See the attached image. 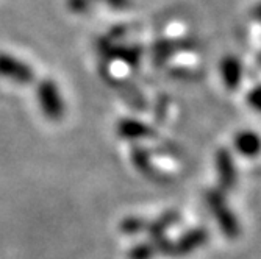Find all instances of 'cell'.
I'll list each match as a JSON object with an SVG mask.
<instances>
[{
	"label": "cell",
	"instance_id": "cell-1",
	"mask_svg": "<svg viewBox=\"0 0 261 259\" xmlns=\"http://www.w3.org/2000/svg\"><path fill=\"white\" fill-rule=\"evenodd\" d=\"M35 94H36L38 106L47 121L58 122L63 119L66 114V103L55 80L52 78L39 80Z\"/></svg>",
	"mask_w": 261,
	"mask_h": 259
},
{
	"label": "cell",
	"instance_id": "cell-2",
	"mask_svg": "<svg viewBox=\"0 0 261 259\" xmlns=\"http://www.w3.org/2000/svg\"><path fill=\"white\" fill-rule=\"evenodd\" d=\"M0 78L16 84H32L36 80L35 69L23 60L0 52Z\"/></svg>",
	"mask_w": 261,
	"mask_h": 259
},
{
	"label": "cell",
	"instance_id": "cell-3",
	"mask_svg": "<svg viewBox=\"0 0 261 259\" xmlns=\"http://www.w3.org/2000/svg\"><path fill=\"white\" fill-rule=\"evenodd\" d=\"M240 149L244 152V153H253V152H256L258 150V147H259V140L252 134H249V136H241V140H240Z\"/></svg>",
	"mask_w": 261,
	"mask_h": 259
},
{
	"label": "cell",
	"instance_id": "cell-4",
	"mask_svg": "<svg viewBox=\"0 0 261 259\" xmlns=\"http://www.w3.org/2000/svg\"><path fill=\"white\" fill-rule=\"evenodd\" d=\"M67 5L72 11H77V13H83L89 8V2L88 0H67Z\"/></svg>",
	"mask_w": 261,
	"mask_h": 259
}]
</instances>
